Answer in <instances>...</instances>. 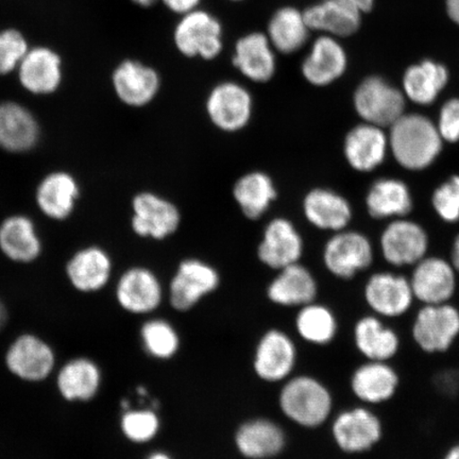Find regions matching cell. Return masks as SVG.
Masks as SVG:
<instances>
[{"mask_svg": "<svg viewBox=\"0 0 459 459\" xmlns=\"http://www.w3.org/2000/svg\"><path fill=\"white\" fill-rule=\"evenodd\" d=\"M302 211L313 227L335 233L346 230L353 215L351 204L342 195L325 187L307 192L302 201Z\"/></svg>", "mask_w": 459, "mask_h": 459, "instance_id": "cell-31", "label": "cell"}, {"mask_svg": "<svg viewBox=\"0 0 459 459\" xmlns=\"http://www.w3.org/2000/svg\"><path fill=\"white\" fill-rule=\"evenodd\" d=\"M389 140L383 128L367 123L355 126L343 141V156L354 170L370 172L385 160Z\"/></svg>", "mask_w": 459, "mask_h": 459, "instance_id": "cell-28", "label": "cell"}, {"mask_svg": "<svg viewBox=\"0 0 459 459\" xmlns=\"http://www.w3.org/2000/svg\"><path fill=\"white\" fill-rule=\"evenodd\" d=\"M120 407H122V411H127L131 409V402L128 399H123L120 401Z\"/></svg>", "mask_w": 459, "mask_h": 459, "instance_id": "cell-52", "label": "cell"}, {"mask_svg": "<svg viewBox=\"0 0 459 459\" xmlns=\"http://www.w3.org/2000/svg\"><path fill=\"white\" fill-rule=\"evenodd\" d=\"M311 32L303 10L285 5L274 11L268 22L266 34L277 53L289 56L306 46Z\"/></svg>", "mask_w": 459, "mask_h": 459, "instance_id": "cell-36", "label": "cell"}, {"mask_svg": "<svg viewBox=\"0 0 459 459\" xmlns=\"http://www.w3.org/2000/svg\"><path fill=\"white\" fill-rule=\"evenodd\" d=\"M446 11L449 19L459 26V0H446Z\"/></svg>", "mask_w": 459, "mask_h": 459, "instance_id": "cell-45", "label": "cell"}, {"mask_svg": "<svg viewBox=\"0 0 459 459\" xmlns=\"http://www.w3.org/2000/svg\"><path fill=\"white\" fill-rule=\"evenodd\" d=\"M174 44L182 56L212 61L223 50V27L217 17L205 10L182 15L174 29Z\"/></svg>", "mask_w": 459, "mask_h": 459, "instance_id": "cell-7", "label": "cell"}, {"mask_svg": "<svg viewBox=\"0 0 459 459\" xmlns=\"http://www.w3.org/2000/svg\"><path fill=\"white\" fill-rule=\"evenodd\" d=\"M364 298L371 313L383 319L403 317L416 301L410 279L383 272L373 273L367 281Z\"/></svg>", "mask_w": 459, "mask_h": 459, "instance_id": "cell-17", "label": "cell"}, {"mask_svg": "<svg viewBox=\"0 0 459 459\" xmlns=\"http://www.w3.org/2000/svg\"><path fill=\"white\" fill-rule=\"evenodd\" d=\"M389 149L397 163L407 170L429 168L444 147L437 125L421 114H404L390 126Z\"/></svg>", "mask_w": 459, "mask_h": 459, "instance_id": "cell-1", "label": "cell"}, {"mask_svg": "<svg viewBox=\"0 0 459 459\" xmlns=\"http://www.w3.org/2000/svg\"><path fill=\"white\" fill-rule=\"evenodd\" d=\"M298 363V350L283 330L271 329L258 340L252 367L255 376L266 383H283L292 376Z\"/></svg>", "mask_w": 459, "mask_h": 459, "instance_id": "cell-12", "label": "cell"}, {"mask_svg": "<svg viewBox=\"0 0 459 459\" xmlns=\"http://www.w3.org/2000/svg\"><path fill=\"white\" fill-rule=\"evenodd\" d=\"M457 272L451 262L426 256L415 265L410 279L415 300L422 306L451 302L457 290Z\"/></svg>", "mask_w": 459, "mask_h": 459, "instance_id": "cell-18", "label": "cell"}, {"mask_svg": "<svg viewBox=\"0 0 459 459\" xmlns=\"http://www.w3.org/2000/svg\"><path fill=\"white\" fill-rule=\"evenodd\" d=\"M131 228L137 237L163 240L178 231L181 213L175 204L152 192L136 194L131 203Z\"/></svg>", "mask_w": 459, "mask_h": 459, "instance_id": "cell-13", "label": "cell"}, {"mask_svg": "<svg viewBox=\"0 0 459 459\" xmlns=\"http://www.w3.org/2000/svg\"><path fill=\"white\" fill-rule=\"evenodd\" d=\"M131 4L143 9L151 8L153 4H156L159 0H129Z\"/></svg>", "mask_w": 459, "mask_h": 459, "instance_id": "cell-51", "label": "cell"}, {"mask_svg": "<svg viewBox=\"0 0 459 459\" xmlns=\"http://www.w3.org/2000/svg\"><path fill=\"white\" fill-rule=\"evenodd\" d=\"M80 197L79 183L71 172L56 170L46 175L36 189V204L51 221H66L74 213Z\"/></svg>", "mask_w": 459, "mask_h": 459, "instance_id": "cell-29", "label": "cell"}, {"mask_svg": "<svg viewBox=\"0 0 459 459\" xmlns=\"http://www.w3.org/2000/svg\"><path fill=\"white\" fill-rule=\"evenodd\" d=\"M368 213L376 220L404 218L414 206L410 187L395 178H381L370 186L366 196Z\"/></svg>", "mask_w": 459, "mask_h": 459, "instance_id": "cell-37", "label": "cell"}, {"mask_svg": "<svg viewBox=\"0 0 459 459\" xmlns=\"http://www.w3.org/2000/svg\"><path fill=\"white\" fill-rule=\"evenodd\" d=\"M140 342L148 357L158 360L174 359L181 348L179 332L170 321L160 317L143 321L140 328Z\"/></svg>", "mask_w": 459, "mask_h": 459, "instance_id": "cell-39", "label": "cell"}, {"mask_svg": "<svg viewBox=\"0 0 459 459\" xmlns=\"http://www.w3.org/2000/svg\"><path fill=\"white\" fill-rule=\"evenodd\" d=\"M65 275L68 283L80 294H97L111 282L112 257L101 247H84L67 261Z\"/></svg>", "mask_w": 459, "mask_h": 459, "instance_id": "cell-23", "label": "cell"}, {"mask_svg": "<svg viewBox=\"0 0 459 459\" xmlns=\"http://www.w3.org/2000/svg\"><path fill=\"white\" fill-rule=\"evenodd\" d=\"M170 13L185 15L199 9L201 0H160Z\"/></svg>", "mask_w": 459, "mask_h": 459, "instance_id": "cell-44", "label": "cell"}, {"mask_svg": "<svg viewBox=\"0 0 459 459\" xmlns=\"http://www.w3.org/2000/svg\"><path fill=\"white\" fill-rule=\"evenodd\" d=\"M295 329L303 342L313 346H328L337 336L338 320L331 307L314 301L299 308Z\"/></svg>", "mask_w": 459, "mask_h": 459, "instance_id": "cell-38", "label": "cell"}, {"mask_svg": "<svg viewBox=\"0 0 459 459\" xmlns=\"http://www.w3.org/2000/svg\"><path fill=\"white\" fill-rule=\"evenodd\" d=\"M411 334L424 354L449 352L459 337V308L451 302L422 306L412 321Z\"/></svg>", "mask_w": 459, "mask_h": 459, "instance_id": "cell-6", "label": "cell"}, {"mask_svg": "<svg viewBox=\"0 0 459 459\" xmlns=\"http://www.w3.org/2000/svg\"><path fill=\"white\" fill-rule=\"evenodd\" d=\"M55 387L63 401L71 404L90 403L103 386V371L94 359L77 355L57 366Z\"/></svg>", "mask_w": 459, "mask_h": 459, "instance_id": "cell-15", "label": "cell"}, {"mask_svg": "<svg viewBox=\"0 0 459 459\" xmlns=\"http://www.w3.org/2000/svg\"><path fill=\"white\" fill-rule=\"evenodd\" d=\"M433 208L440 220L447 223L459 221V175H453L435 189Z\"/></svg>", "mask_w": 459, "mask_h": 459, "instance_id": "cell-42", "label": "cell"}, {"mask_svg": "<svg viewBox=\"0 0 459 459\" xmlns=\"http://www.w3.org/2000/svg\"><path fill=\"white\" fill-rule=\"evenodd\" d=\"M348 65V54L341 39L320 34L302 61L301 74L308 84L325 88L340 80Z\"/></svg>", "mask_w": 459, "mask_h": 459, "instance_id": "cell-22", "label": "cell"}, {"mask_svg": "<svg viewBox=\"0 0 459 459\" xmlns=\"http://www.w3.org/2000/svg\"><path fill=\"white\" fill-rule=\"evenodd\" d=\"M221 285L217 269L199 258H186L178 265L169 287V300L177 312L191 311Z\"/></svg>", "mask_w": 459, "mask_h": 459, "instance_id": "cell-9", "label": "cell"}, {"mask_svg": "<svg viewBox=\"0 0 459 459\" xmlns=\"http://www.w3.org/2000/svg\"><path fill=\"white\" fill-rule=\"evenodd\" d=\"M279 409L290 421L315 429L328 422L334 409L331 390L319 378L309 375L292 376L282 383Z\"/></svg>", "mask_w": 459, "mask_h": 459, "instance_id": "cell-2", "label": "cell"}, {"mask_svg": "<svg viewBox=\"0 0 459 459\" xmlns=\"http://www.w3.org/2000/svg\"><path fill=\"white\" fill-rule=\"evenodd\" d=\"M318 290L312 272L297 263L278 272L269 283L266 295L275 306L300 308L317 299Z\"/></svg>", "mask_w": 459, "mask_h": 459, "instance_id": "cell-30", "label": "cell"}, {"mask_svg": "<svg viewBox=\"0 0 459 459\" xmlns=\"http://www.w3.org/2000/svg\"><path fill=\"white\" fill-rule=\"evenodd\" d=\"M303 13L311 31L337 39L354 36L363 21L350 0H319Z\"/></svg>", "mask_w": 459, "mask_h": 459, "instance_id": "cell-27", "label": "cell"}, {"mask_svg": "<svg viewBox=\"0 0 459 459\" xmlns=\"http://www.w3.org/2000/svg\"><path fill=\"white\" fill-rule=\"evenodd\" d=\"M41 127L36 115L22 103L0 102V149L8 153H27L38 146Z\"/></svg>", "mask_w": 459, "mask_h": 459, "instance_id": "cell-24", "label": "cell"}, {"mask_svg": "<svg viewBox=\"0 0 459 459\" xmlns=\"http://www.w3.org/2000/svg\"><path fill=\"white\" fill-rule=\"evenodd\" d=\"M451 260L452 265L459 273V234L455 238V242H453Z\"/></svg>", "mask_w": 459, "mask_h": 459, "instance_id": "cell-48", "label": "cell"}, {"mask_svg": "<svg viewBox=\"0 0 459 459\" xmlns=\"http://www.w3.org/2000/svg\"><path fill=\"white\" fill-rule=\"evenodd\" d=\"M114 297L124 312L147 316L158 311L164 300V289L152 269L132 266L120 274L115 284Z\"/></svg>", "mask_w": 459, "mask_h": 459, "instance_id": "cell-11", "label": "cell"}, {"mask_svg": "<svg viewBox=\"0 0 459 459\" xmlns=\"http://www.w3.org/2000/svg\"><path fill=\"white\" fill-rule=\"evenodd\" d=\"M233 198L246 218L260 220L278 198L273 178L264 171H250L239 177L233 186Z\"/></svg>", "mask_w": 459, "mask_h": 459, "instance_id": "cell-35", "label": "cell"}, {"mask_svg": "<svg viewBox=\"0 0 459 459\" xmlns=\"http://www.w3.org/2000/svg\"><path fill=\"white\" fill-rule=\"evenodd\" d=\"M115 96L130 108H143L157 99L160 77L156 68L137 59L126 57L117 63L111 73Z\"/></svg>", "mask_w": 459, "mask_h": 459, "instance_id": "cell-14", "label": "cell"}, {"mask_svg": "<svg viewBox=\"0 0 459 459\" xmlns=\"http://www.w3.org/2000/svg\"><path fill=\"white\" fill-rule=\"evenodd\" d=\"M400 385L399 372L390 361L365 360L350 377V389L355 399L370 407L388 403Z\"/></svg>", "mask_w": 459, "mask_h": 459, "instance_id": "cell-20", "label": "cell"}, {"mask_svg": "<svg viewBox=\"0 0 459 459\" xmlns=\"http://www.w3.org/2000/svg\"><path fill=\"white\" fill-rule=\"evenodd\" d=\"M450 74L443 63L424 59L406 68L402 78V91L411 102L429 106L437 100L449 83Z\"/></svg>", "mask_w": 459, "mask_h": 459, "instance_id": "cell-34", "label": "cell"}, {"mask_svg": "<svg viewBox=\"0 0 459 459\" xmlns=\"http://www.w3.org/2000/svg\"><path fill=\"white\" fill-rule=\"evenodd\" d=\"M17 82L33 96H50L65 78V57L55 46L32 43L15 72Z\"/></svg>", "mask_w": 459, "mask_h": 459, "instance_id": "cell-5", "label": "cell"}, {"mask_svg": "<svg viewBox=\"0 0 459 459\" xmlns=\"http://www.w3.org/2000/svg\"><path fill=\"white\" fill-rule=\"evenodd\" d=\"M32 42L22 28L0 27V77L15 74Z\"/></svg>", "mask_w": 459, "mask_h": 459, "instance_id": "cell-41", "label": "cell"}, {"mask_svg": "<svg viewBox=\"0 0 459 459\" xmlns=\"http://www.w3.org/2000/svg\"><path fill=\"white\" fill-rule=\"evenodd\" d=\"M277 51L266 33L255 31L245 34L235 43L232 63L235 68L251 82H271L277 72Z\"/></svg>", "mask_w": 459, "mask_h": 459, "instance_id": "cell-26", "label": "cell"}, {"mask_svg": "<svg viewBox=\"0 0 459 459\" xmlns=\"http://www.w3.org/2000/svg\"><path fill=\"white\" fill-rule=\"evenodd\" d=\"M234 445L246 459H273L282 455L287 445L285 430L268 418H252L239 424Z\"/></svg>", "mask_w": 459, "mask_h": 459, "instance_id": "cell-25", "label": "cell"}, {"mask_svg": "<svg viewBox=\"0 0 459 459\" xmlns=\"http://www.w3.org/2000/svg\"><path fill=\"white\" fill-rule=\"evenodd\" d=\"M352 334L355 349L366 360L390 361L397 357L401 349L397 331L372 313L357 320Z\"/></svg>", "mask_w": 459, "mask_h": 459, "instance_id": "cell-32", "label": "cell"}, {"mask_svg": "<svg viewBox=\"0 0 459 459\" xmlns=\"http://www.w3.org/2000/svg\"><path fill=\"white\" fill-rule=\"evenodd\" d=\"M428 249L426 230L405 218L390 222L381 237L383 256L394 267L415 266L427 256Z\"/></svg>", "mask_w": 459, "mask_h": 459, "instance_id": "cell-21", "label": "cell"}, {"mask_svg": "<svg viewBox=\"0 0 459 459\" xmlns=\"http://www.w3.org/2000/svg\"><path fill=\"white\" fill-rule=\"evenodd\" d=\"M323 260L325 268L334 277L351 280L372 265V245L364 234L342 230L326 242Z\"/></svg>", "mask_w": 459, "mask_h": 459, "instance_id": "cell-16", "label": "cell"}, {"mask_svg": "<svg viewBox=\"0 0 459 459\" xmlns=\"http://www.w3.org/2000/svg\"><path fill=\"white\" fill-rule=\"evenodd\" d=\"M4 365L16 380L42 384L54 377L59 361L55 347L48 340L37 333L22 332L5 348Z\"/></svg>", "mask_w": 459, "mask_h": 459, "instance_id": "cell-3", "label": "cell"}, {"mask_svg": "<svg viewBox=\"0 0 459 459\" xmlns=\"http://www.w3.org/2000/svg\"><path fill=\"white\" fill-rule=\"evenodd\" d=\"M303 250V238L294 223L287 218L277 217L264 229L256 255L264 266L279 272L300 263Z\"/></svg>", "mask_w": 459, "mask_h": 459, "instance_id": "cell-19", "label": "cell"}, {"mask_svg": "<svg viewBox=\"0 0 459 459\" xmlns=\"http://www.w3.org/2000/svg\"><path fill=\"white\" fill-rule=\"evenodd\" d=\"M441 459H459V441L458 443L452 445L449 449L445 452V455Z\"/></svg>", "mask_w": 459, "mask_h": 459, "instance_id": "cell-49", "label": "cell"}, {"mask_svg": "<svg viewBox=\"0 0 459 459\" xmlns=\"http://www.w3.org/2000/svg\"><path fill=\"white\" fill-rule=\"evenodd\" d=\"M331 435L344 455H365L381 443L384 424L370 406L357 405L338 412L333 418Z\"/></svg>", "mask_w": 459, "mask_h": 459, "instance_id": "cell-4", "label": "cell"}, {"mask_svg": "<svg viewBox=\"0 0 459 459\" xmlns=\"http://www.w3.org/2000/svg\"><path fill=\"white\" fill-rule=\"evenodd\" d=\"M145 459H175L172 457L169 452H165L162 450L153 451L149 453Z\"/></svg>", "mask_w": 459, "mask_h": 459, "instance_id": "cell-50", "label": "cell"}, {"mask_svg": "<svg viewBox=\"0 0 459 459\" xmlns=\"http://www.w3.org/2000/svg\"><path fill=\"white\" fill-rule=\"evenodd\" d=\"M10 320V314L7 306L0 298V334L7 328Z\"/></svg>", "mask_w": 459, "mask_h": 459, "instance_id": "cell-47", "label": "cell"}, {"mask_svg": "<svg viewBox=\"0 0 459 459\" xmlns=\"http://www.w3.org/2000/svg\"><path fill=\"white\" fill-rule=\"evenodd\" d=\"M137 394L141 395L143 398L148 397V390L145 386H139L136 389Z\"/></svg>", "mask_w": 459, "mask_h": 459, "instance_id": "cell-53", "label": "cell"}, {"mask_svg": "<svg viewBox=\"0 0 459 459\" xmlns=\"http://www.w3.org/2000/svg\"><path fill=\"white\" fill-rule=\"evenodd\" d=\"M230 2L238 3V2H243V0H230Z\"/></svg>", "mask_w": 459, "mask_h": 459, "instance_id": "cell-54", "label": "cell"}, {"mask_svg": "<svg viewBox=\"0 0 459 459\" xmlns=\"http://www.w3.org/2000/svg\"><path fill=\"white\" fill-rule=\"evenodd\" d=\"M254 97L243 84L222 82L210 91L205 112L217 129L227 134L243 130L254 115Z\"/></svg>", "mask_w": 459, "mask_h": 459, "instance_id": "cell-10", "label": "cell"}, {"mask_svg": "<svg viewBox=\"0 0 459 459\" xmlns=\"http://www.w3.org/2000/svg\"><path fill=\"white\" fill-rule=\"evenodd\" d=\"M162 422L154 407L124 411L119 418V430L134 445H147L158 437Z\"/></svg>", "mask_w": 459, "mask_h": 459, "instance_id": "cell-40", "label": "cell"}, {"mask_svg": "<svg viewBox=\"0 0 459 459\" xmlns=\"http://www.w3.org/2000/svg\"><path fill=\"white\" fill-rule=\"evenodd\" d=\"M355 112L364 123L390 127L405 114L406 97L402 90L380 76L367 77L353 94Z\"/></svg>", "mask_w": 459, "mask_h": 459, "instance_id": "cell-8", "label": "cell"}, {"mask_svg": "<svg viewBox=\"0 0 459 459\" xmlns=\"http://www.w3.org/2000/svg\"><path fill=\"white\" fill-rule=\"evenodd\" d=\"M361 14L370 13L375 8L376 0H350Z\"/></svg>", "mask_w": 459, "mask_h": 459, "instance_id": "cell-46", "label": "cell"}, {"mask_svg": "<svg viewBox=\"0 0 459 459\" xmlns=\"http://www.w3.org/2000/svg\"><path fill=\"white\" fill-rule=\"evenodd\" d=\"M437 128L444 142H459V99H452L441 107Z\"/></svg>", "mask_w": 459, "mask_h": 459, "instance_id": "cell-43", "label": "cell"}, {"mask_svg": "<svg viewBox=\"0 0 459 459\" xmlns=\"http://www.w3.org/2000/svg\"><path fill=\"white\" fill-rule=\"evenodd\" d=\"M43 251L36 223L30 217L15 214L0 222V252L16 264H31Z\"/></svg>", "mask_w": 459, "mask_h": 459, "instance_id": "cell-33", "label": "cell"}]
</instances>
